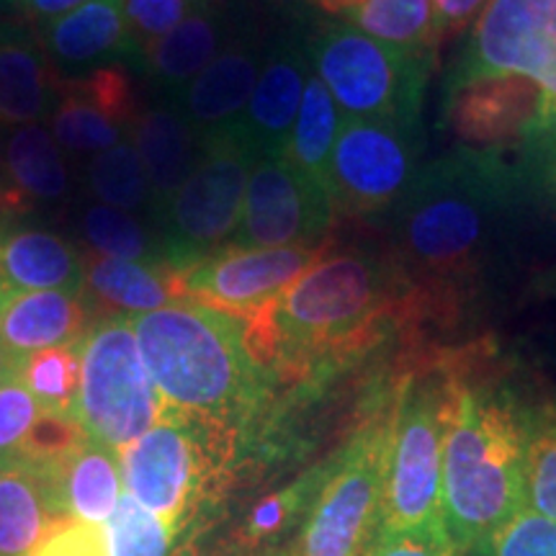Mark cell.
Masks as SVG:
<instances>
[{"mask_svg":"<svg viewBox=\"0 0 556 556\" xmlns=\"http://www.w3.org/2000/svg\"><path fill=\"white\" fill-rule=\"evenodd\" d=\"M258 150L240 119L199 135L197 168L165 212V258L189 268L222 248L240 225Z\"/></svg>","mask_w":556,"mask_h":556,"instance_id":"8","label":"cell"},{"mask_svg":"<svg viewBox=\"0 0 556 556\" xmlns=\"http://www.w3.org/2000/svg\"><path fill=\"white\" fill-rule=\"evenodd\" d=\"M484 5L486 0H433L438 39L462 34L471 21H477Z\"/></svg>","mask_w":556,"mask_h":556,"instance_id":"43","label":"cell"},{"mask_svg":"<svg viewBox=\"0 0 556 556\" xmlns=\"http://www.w3.org/2000/svg\"><path fill=\"white\" fill-rule=\"evenodd\" d=\"M497 75L536 83L552 119L556 111V0H486L451 70V86Z\"/></svg>","mask_w":556,"mask_h":556,"instance_id":"11","label":"cell"},{"mask_svg":"<svg viewBox=\"0 0 556 556\" xmlns=\"http://www.w3.org/2000/svg\"><path fill=\"white\" fill-rule=\"evenodd\" d=\"M70 90L93 103L103 116H109L111 122L119 124L122 129L135 127L139 111H137V96L135 86H131L129 73L119 65L93 70V73L83 75V78L65 80Z\"/></svg>","mask_w":556,"mask_h":556,"instance_id":"38","label":"cell"},{"mask_svg":"<svg viewBox=\"0 0 556 556\" xmlns=\"http://www.w3.org/2000/svg\"><path fill=\"white\" fill-rule=\"evenodd\" d=\"M39 413L41 407L24 387V381L18 379V374L0 384V467L18 462L26 433L31 430Z\"/></svg>","mask_w":556,"mask_h":556,"instance_id":"39","label":"cell"},{"mask_svg":"<svg viewBox=\"0 0 556 556\" xmlns=\"http://www.w3.org/2000/svg\"><path fill=\"white\" fill-rule=\"evenodd\" d=\"M446 124L469 150L500 152L536 142L548 124L541 88L516 75L477 78L448 88Z\"/></svg>","mask_w":556,"mask_h":556,"instance_id":"15","label":"cell"},{"mask_svg":"<svg viewBox=\"0 0 556 556\" xmlns=\"http://www.w3.org/2000/svg\"><path fill=\"white\" fill-rule=\"evenodd\" d=\"M16 374H18V364H16V358L11 356L9 348H5V345H3V340H0V384H3L5 379L16 377Z\"/></svg>","mask_w":556,"mask_h":556,"instance_id":"48","label":"cell"},{"mask_svg":"<svg viewBox=\"0 0 556 556\" xmlns=\"http://www.w3.org/2000/svg\"><path fill=\"white\" fill-rule=\"evenodd\" d=\"M90 441L86 428L73 413H52L41 409L29 433H26L24 446H21L18 462L31 464V467H50L62 458L86 446Z\"/></svg>","mask_w":556,"mask_h":556,"instance_id":"37","label":"cell"},{"mask_svg":"<svg viewBox=\"0 0 556 556\" xmlns=\"http://www.w3.org/2000/svg\"><path fill=\"white\" fill-rule=\"evenodd\" d=\"M52 131L62 148L73 152H103L124 142V129L103 116L93 103L58 83V101L52 109Z\"/></svg>","mask_w":556,"mask_h":556,"instance_id":"33","label":"cell"},{"mask_svg":"<svg viewBox=\"0 0 556 556\" xmlns=\"http://www.w3.org/2000/svg\"><path fill=\"white\" fill-rule=\"evenodd\" d=\"M261 54L245 41L229 45L201 70L186 90V119L193 129H214L245 111L261 75Z\"/></svg>","mask_w":556,"mask_h":556,"instance_id":"23","label":"cell"},{"mask_svg":"<svg viewBox=\"0 0 556 556\" xmlns=\"http://www.w3.org/2000/svg\"><path fill=\"white\" fill-rule=\"evenodd\" d=\"M50 54L34 26L0 21V124H34L58 101Z\"/></svg>","mask_w":556,"mask_h":556,"instance_id":"19","label":"cell"},{"mask_svg":"<svg viewBox=\"0 0 556 556\" xmlns=\"http://www.w3.org/2000/svg\"><path fill=\"white\" fill-rule=\"evenodd\" d=\"M397 325H415V317L384 248H330L268 315L245 325V336L276 384H309L353 364Z\"/></svg>","mask_w":556,"mask_h":556,"instance_id":"2","label":"cell"},{"mask_svg":"<svg viewBox=\"0 0 556 556\" xmlns=\"http://www.w3.org/2000/svg\"><path fill=\"white\" fill-rule=\"evenodd\" d=\"M0 168V212L5 214L29 212L34 201H62L70 191L58 139L39 124H24L11 131Z\"/></svg>","mask_w":556,"mask_h":556,"instance_id":"22","label":"cell"},{"mask_svg":"<svg viewBox=\"0 0 556 556\" xmlns=\"http://www.w3.org/2000/svg\"><path fill=\"white\" fill-rule=\"evenodd\" d=\"M83 238L96 255L137 263H168L165 242L152 240L150 232L122 208L99 204L83 214Z\"/></svg>","mask_w":556,"mask_h":556,"instance_id":"30","label":"cell"},{"mask_svg":"<svg viewBox=\"0 0 556 556\" xmlns=\"http://www.w3.org/2000/svg\"><path fill=\"white\" fill-rule=\"evenodd\" d=\"M448 407V356L422 361L392 384L384 492L374 539L451 541L443 523V438Z\"/></svg>","mask_w":556,"mask_h":556,"instance_id":"5","label":"cell"},{"mask_svg":"<svg viewBox=\"0 0 556 556\" xmlns=\"http://www.w3.org/2000/svg\"><path fill=\"white\" fill-rule=\"evenodd\" d=\"M206 3L212 0H124L131 41L137 50H142L152 39L176 29L180 21Z\"/></svg>","mask_w":556,"mask_h":556,"instance_id":"41","label":"cell"},{"mask_svg":"<svg viewBox=\"0 0 556 556\" xmlns=\"http://www.w3.org/2000/svg\"><path fill=\"white\" fill-rule=\"evenodd\" d=\"M73 415L90 441L116 454L163 420L165 402L139 353L131 315L103 319L83 338Z\"/></svg>","mask_w":556,"mask_h":556,"instance_id":"10","label":"cell"},{"mask_svg":"<svg viewBox=\"0 0 556 556\" xmlns=\"http://www.w3.org/2000/svg\"><path fill=\"white\" fill-rule=\"evenodd\" d=\"M240 438L165 409L163 420L119 454L124 492L176 531L217 486Z\"/></svg>","mask_w":556,"mask_h":556,"instance_id":"7","label":"cell"},{"mask_svg":"<svg viewBox=\"0 0 556 556\" xmlns=\"http://www.w3.org/2000/svg\"><path fill=\"white\" fill-rule=\"evenodd\" d=\"M392 392L377 394L307 507L294 556H364L377 533Z\"/></svg>","mask_w":556,"mask_h":556,"instance_id":"6","label":"cell"},{"mask_svg":"<svg viewBox=\"0 0 556 556\" xmlns=\"http://www.w3.org/2000/svg\"><path fill=\"white\" fill-rule=\"evenodd\" d=\"M54 523L39 471L26 462L0 467V556H24Z\"/></svg>","mask_w":556,"mask_h":556,"instance_id":"28","label":"cell"},{"mask_svg":"<svg viewBox=\"0 0 556 556\" xmlns=\"http://www.w3.org/2000/svg\"><path fill=\"white\" fill-rule=\"evenodd\" d=\"M225 41V18L212 3L201 5L186 16L176 29L144 45V60L157 80L165 86L191 83L222 52Z\"/></svg>","mask_w":556,"mask_h":556,"instance_id":"26","label":"cell"},{"mask_svg":"<svg viewBox=\"0 0 556 556\" xmlns=\"http://www.w3.org/2000/svg\"><path fill=\"white\" fill-rule=\"evenodd\" d=\"M516 212V173L497 152L462 148L415 173L387 212L384 253L409 291L415 325L451 319L495 261Z\"/></svg>","mask_w":556,"mask_h":556,"instance_id":"1","label":"cell"},{"mask_svg":"<svg viewBox=\"0 0 556 556\" xmlns=\"http://www.w3.org/2000/svg\"><path fill=\"white\" fill-rule=\"evenodd\" d=\"M317 9H323L325 13H332V16H345L348 11L356 9L361 0H312Z\"/></svg>","mask_w":556,"mask_h":556,"instance_id":"47","label":"cell"},{"mask_svg":"<svg viewBox=\"0 0 556 556\" xmlns=\"http://www.w3.org/2000/svg\"><path fill=\"white\" fill-rule=\"evenodd\" d=\"M111 556H168L176 528L124 492L109 518Z\"/></svg>","mask_w":556,"mask_h":556,"instance_id":"34","label":"cell"},{"mask_svg":"<svg viewBox=\"0 0 556 556\" xmlns=\"http://www.w3.org/2000/svg\"><path fill=\"white\" fill-rule=\"evenodd\" d=\"M88 186L101 199V204L122 208V212L139 208L150 201L142 160H139L135 144L127 139L114 148L96 152L88 168Z\"/></svg>","mask_w":556,"mask_h":556,"instance_id":"32","label":"cell"},{"mask_svg":"<svg viewBox=\"0 0 556 556\" xmlns=\"http://www.w3.org/2000/svg\"><path fill=\"white\" fill-rule=\"evenodd\" d=\"M451 407L443 438V523L467 556L484 533L526 503V448L533 409L490 374L475 351L448 356Z\"/></svg>","mask_w":556,"mask_h":556,"instance_id":"3","label":"cell"},{"mask_svg":"<svg viewBox=\"0 0 556 556\" xmlns=\"http://www.w3.org/2000/svg\"><path fill=\"white\" fill-rule=\"evenodd\" d=\"M90 3V0H18L13 9L26 24H47V21L65 16V13L80 9V5Z\"/></svg>","mask_w":556,"mask_h":556,"instance_id":"44","label":"cell"},{"mask_svg":"<svg viewBox=\"0 0 556 556\" xmlns=\"http://www.w3.org/2000/svg\"><path fill=\"white\" fill-rule=\"evenodd\" d=\"M417 129L392 122L343 119L330 160L338 217L389 212L415 178Z\"/></svg>","mask_w":556,"mask_h":556,"instance_id":"13","label":"cell"},{"mask_svg":"<svg viewBox=\"0 0 556 556\" xmlns=\"http://www.w3.org/2000/svg\"><path fill=\"white\" fill-rule=\"evenodd\" d=\"M332 248H238L222 245L214 253L178 270L180 299L206 304L250 325L276 307L291 283L315 266Z\"/></svg>","mask_w":556,"mask_h":556,"instance_id":"12","label":"cell"},{"mask_svg":"<svg viewBox=\"0 0 556 556\" xmlns=\"http://www.w3.org/2000/svg\"><path fill=\"white\" fill-rule=\"evenodd\" d=\"M536 142L541 148V163H544L548 189H552L556 197V111H554L552 119H548L546 129L539 135Z\"/></svg>","mask_w":556,"mask_h":556,"instance_id":"45","label":"cell"},{"mask_svg":"<svg viewBox=\"0 0 556 556\" xmlns=\"http://www.w3.org/2000/svg\"><path fill=\"white\" fill-rule=\"evenodd\" d=\"M526 505L556 520V407L531 415L526 448Z\"/></svg>","mask_w":556,"mask_h":556,"instance_id":"35","label":"cell"},{"mask_svg":"<svg viewBox=\"0 0 556 556\" xmlns=\"http://www.w3.org/2000/svg\"><path fill=\"white\" fill-rule=\"evenodd\" d=\"M338 103L332 101L330 90L317 75H309L307 88H304L302 106H299L294 129H291L287 152L289 163L304 176L315 180L330 193V160L336 150V139L340 131ZM332 199V197H330Z\"/></svg>","mask_w":556,"mask_h":556,"instance_id":"29","label":"cell"},{"mask_svg":"<svg viewBox=\"0 0 556 556\" xmlns=\"http://www.w3.org/2000/svg\"><path fill=\"white\" fill-rule=\"evenodd\" d=\"M41 47L62 65H83L103 54L135 47L124 0H90L65 16L37 26Z\"/></svg>","mask_w":556,"mask_h":556,"instance_id":"25","label":"cell"},{"mask_svg":"<svg viewBox=\"0 0 556 556\" xmlns=\"http://www.w3.org/2000/svg\"><path fill=\"white\" fill-rule=\"evenodd\" d=\"M88 332L83 294L29 291L0 302V340L21 366L31 353L58 345H80Z\"/></svg>","mask_w":556,"mask_h":556,"instance_id":"20","label":"cell"},{"mask_svg":"<svg viewBox=\"0 0 556 556\" xmlns=\"http://www.w3.org/2000/svg\"><path fill=\"white\" fill-rule=\"evenodd\" d=\"M340 18L381 45L428 65L441 41L433 0H361Z\"/></svg>","mask_w":556,"mask_h":556,"instance_id":"27","label":"cell"},{"mask_svg":"<svg viewBox=\"0 0 556 556\" xmlns=\"http://www.w3.org/2000/svg\"><path fill=\"white\" fill-rule=\"evenodd\" d=\"M307 80V50L296 39L278 41L263 60L258 83L245 106V116L240 119L258 150V157L287 152Z\"/></svg>","mask_w":556,"mask_h":556,"instance_id":"17","label":"cell"},{"mask_svg":"<svg viewBox=\"0 0 556 556\" xmlns=\"http://www.w3.org/2000/svg\"><path fill=\"white\" fill-rule=\"evenodd\" d=\"M471 556H556V520L526 503L477 541Z\"/></svg>","mask_w":556,"mask_h":556,"instance_id":"36","label":"cell"},{"mask_svg":"<svg viewBox=\"0 0 556 556\" xmlns=\"http://www.w3.org/2000/svg\"><path fill=\"white\" fill-rule=\"evenodd\" d=\"M364 556H464L451 541L377 536Z\"/></svg>","mask_w":556,"mask_h":556,"instance_id":"42","label":"cell"},{"mask_svg":"<svg viewBox=\"0 0 556 556\" xmlns=\"http://www.w3.org/2000/svg\"><path fill=\"white\" fill-rule=\"evenodd\" d=\"M18 0H0V5H16Z\"/></svg>","mask_w":556,"mask_h":556,"instance_id":"49","label":"cell"},{"mask_svg":"<svg viewBox=\"0 0 556 556\" xmlns=\"http://www.w3.org/2000/svg\"><path fill=\"white\" fill-rule=\"evenodd\" d=\"M86 258L78 248L45 229L0 235V302L29 291L83 294Z\"/></svg>","mask_w":556,"mask_h":556,"instance_id":"18","label":"cell"},{"mask_svg":"<svg viewBox=\"0 0 556 556\" xmlns=\"http://www.w3.org/2000/svg\"><path fill=\"white\" fill-rule=\"evenodd\" d=\"M45 486V500L54 520L73 518L109 523L124 495L122 458L103 443L86 446L50 467H34Z\"/></svg>","mask_w":556,"mask_h":556,"instance_id":"16","label":"cell"},{"mask_svg":"<svg viewBox=\"0 0 556 556\" xmlns=\"http://www.w3.org/2000/svg\"><path fill=\"white\" fill-rule=\"evenodd\" d=\"M338 222L330 193L289 163L263 155L250 173L240 225L227 245L289 248L325 245Z\"/></svg>","mask_w":556,"mask_h":556,"instance_id":"14","label":"cell"},{"mask_svg":"<svg viewBox=\"0 0 556 556\" xmlns=\"http://www.w3.org/2000/svg\"><path fill=\"white\" fill-rule=\"evenodd\" d=\"M83 296L122 315H148L180 299L178 270L168 263H137L86 255Z\"/></svg>","mask_w":556,"mask_h":556,"instance_id":"24","label":"cell"},{"mask_svg":"<svg viewBox=\"0 0 556 556\" xmlns=\"http://www.w3.org/2000/svg\"><path fill=\"white\" fill-rule=\"evenodd\" d=\"M131 328L168 413L197 417L242 441L268 409L276 381L250 353L242 319L176 299L131 315Z\"/></svg>","mask_w":556,"mask_h":556,"instance_id":"4","label":"cell"},{"mask_svg":"<svg viewBox=\"0 0 556 556\" xmlns=\"http://www.w3.org/2000/svg\"><path fill=\"white\" fill-rule=\"evenodd\" d=\"M531 287L539 296H556V266L541 270V274L533 278Z\"/></svg>","mask_w":556,"mask_h":556,"instance_id":"46","label":"cell"},{"mask_svg":"<svg viewBox=\"0 0 556 556\" xmlns=\"http://www.w3.org/2000/svg\"><path fill=\"white\" fill-rule=\"evenodd\" d=\"M307 54L343 119L417 129L428 62L407 58L345 21L319 26L307 41Z\"/></svg>","mask_w":556,"mask_h":556,"instance_id":"9","label":"cell"},{"mask_svg":"<svg viewBox=\"0 0 556 556\" xmlns=\"http://www.w3.org/2000/svg\"><path fill=\"white\" fill-rule=\"evenodd\" d=\"M131 144L142 160L150 186V201L157 217H165L180 186L189 180L199 160V135L186 114L160 106L137 116Z\"/></svg>","mask_w":556,"mask_h":556,"instance_id":"21","label":"cell"},{"mask_svg":"<svg viewBox=\"0 0 556 556\" xmlns=\"http://www.w3.org/2000/svg\"><path fill=\"white\" fill-rule=\"evenodd\" d=\"M18 379L41 409L73 413L80 389V345H58L31 353L18 366Z\"/></svg>","mask_w":556,"mask_h":556,"instance_id":"31","label":"cell"},{"mask_svg":"<svg viewBox=\"0 0 556 556\" xmlns=\"http://www.w3.org/2000/svg\"><path fill=\"white\" fill-rule=\"evenodd\" d=\"M24 556H111L106 523L60 518Z\"/></svg>","mask_w":556,"mask_h":556,"instance_id":"40","label":"cell"}]
</instances>
